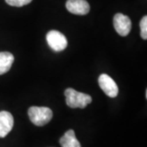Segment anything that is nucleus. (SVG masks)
<instances>
[{"label":"nucleus","instance_id":"f257e3e1","mask_svg":"<svg viewBox=\"0 0 147 147\" xmlns=\"http://www.w3.org/2000/svg\"><path fill=\"white\" fill-rule=\"evenodd\" d=\"M65 101L70 108L84 109L87 105L92 103V96L88 94L77 92L73 88H67L65 91Z\"/></svg>","mask_w":147,"mask_h":147},{"label":"nucleus","instance_id":"f03ea898","mask_svg":"<svg viewBox=\"0 0 147 147\" xmlns=\"http://www.w3.org/2000/svg\"><path fill=\"white\" fill-rule=\"evenodd\" d=\"M30 119L36 126H44L53 119V111L48 107L32 106L28 110Z\"/></svg>","mask_w":147,"mask_h":147},{"label":"nucleus","instance_id":"7ed1b4c3","mask_svg":"<svg viewBox=\"0 0 147 147\" xmlns=\"http://www.w3.org/2000/svg\"><path fill=\"white\" fill-rule=\"evenodd\" d=\"M47 42L53 50L55 52H61L67 47V38L62 33L57 30H51L46 35Z\"/></svg>","mask_w":147,"mask_h":147},{"label":"nucleus","instance_id":"20e7f679","mask_svg":"<svg viewBox=\"0 0 147 147\" xmlns=\"http://www.w3.org/2000/svg\"><path fill=\"white\" fill-rule=\"evenodd\" d=\"M100 88L110 97H116L119 93V88L115 80L106 74H100L98 79Z\"/></svg>","mask_w":147,"mask_h":147},{"label":"nucleus","instance_id":"39448f33","mask_svg":"<svg viewBox=\"0 0 147 147\" xmlns=\"http://www.w3.org/2000/svg\"><path fill=\"white\" fill-rule=\"evenodd\" d=\"M114 26L116 32L121 36H127L131 29V21L127 16L117 13L114 16Z\"/></svg>","mask_w":147,"mask_h":147},{"label":"nucleus","instance_id":"423d86ee","mask_svg":"<svg viewBox=\"0 0 147 147\" xmlns=\"http://www.w3.org/2000/svg\"><path fill=\"white\" fill-rule=\"evenodd\" d=\"M65 6L67 10L74 15L84 16L90 11V6L86 0H68Z\"/></svg>","mask_w":147,"mask_h":147},{"label":"nucleus","instance_id":"0eeeda50","mask_svg":"<svg viewBox=\"0 0 147 147\" xmlns=\"http://www.w3.org/2000/svg\"><path fill=\"white\" fill-rule=\"evenodd\" d=\"M14 125L13 116L7 111L0 112V137H5Z\"/></svg>","mask_w":147,"mask_h":147},{"label":"nucleus","instance_id":"6e6552de","mask_svg":"<svg viewBox=\"0 0 147 147\" xmlns=\"http://www.w3.org/2000/svg\"><path fill=\"white\" fill-rule=\"evenodd\" d=\"M60 144L62 147H81L79 142L75 137L74 131L70 129L67 131L60 139Z\"/></svg>","mask_w":147,"mask_h":147},{"label":"nucleus","instance_id":"1a4fd4ad","mask_svg":"<svg viewBox=\"0 0 147 147\" xmlns=\"http://www.w3.org/2000/svg\"><path fill=\"white\" fill-rule=\"evenodd\" d=\"M14 61V57L8 52L0 53V75L7 73L11 67Z\"/></svg>","mask_w":147,"mask_h":147},{"label":"nucleus","instance_id":"9d476101","mask_svg":"<svg viewBox=\"0 0 147 147\" xmlns=\"http://www.w3.org/2000/svg\"><path fill=\"white\" fill-rule=\"evenodd\" d=\"M141 27V36L143 39H147V16H144L140 22Z\"/></svg>","mask_w":147,"mask_h":147},{"label":"nucleus","instance_id":"9b49d317","mask_svg":"<svg viewBox=\"0 0 147 147\" xmlns=\"http://www.w3.org/2000/svg\"><path fill=\"white\" fill-rule=\"evenodd\" d=\"M8 5L12 7H23L31 3L32 0H5Z\"/></svg>","mask_w":147,"mask_h":147}]
</instances>
